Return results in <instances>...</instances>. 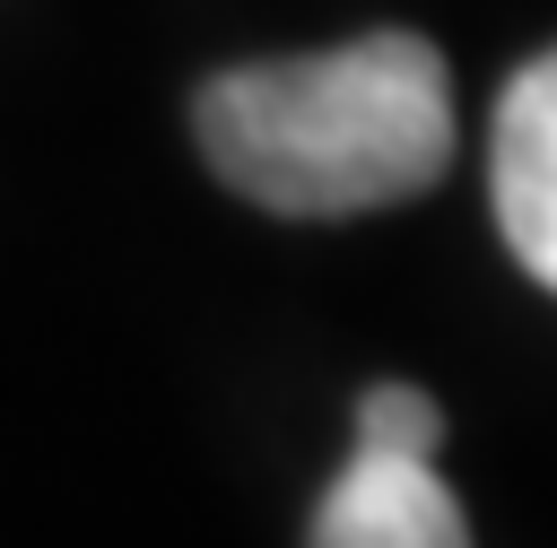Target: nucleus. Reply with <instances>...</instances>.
Returning <instances> with one entry per match:
<instances>
[{
  "instance_id": "obj_2",
  "label": "nucleus",
  "mask_w": 557,
  "mask_h": 548,
  "mask_svg": "<svg viewBox=\"0 0 557 548\" xmlns=\"http://www.w3.org/2000/svg\"><path fill=\"white\" fill-rule=\"evenodd\" d=\"M487 191L513 261L557 296V52L505 78L496 130H487Z\"/></svg>"
},
{
  "instance_id": "obj_3",
  "label": "nucleus",
  "mask_w": 557,
  "mask_h": 548,
  "mask_svg": "<svg viewBox=\"0 0 557 548\" xmlns=\"http://www.w3.org/2000/svg\"><path fill=\"white\" fill-rule=\"evenodd\" d=\"M305 548H470V522H461V496L435 478V461L348 452Z\"/></svg>"
},
{
  "instance_id": "obj_4",
  "label": "nucleus",
  "mask_w": 557,
  "mask_h": 548,
  "mask_svg": "<svg viewBox=\"0 0 557 548\" xmlns=\"http://www.w3.org/2000/svg\"><path fill=\"white\" fill-rule=\"evenodd\" d=\"M444 444V409L418 391V383H374L357 400V452H409V461H435Z\"/></svg>"
},
{
  "instance_id": "obj_1",
  "label": "nucleus",
  "mask_w": 557,
  "mask_h": 548,
  "mask_svg": "<svg viewBox=\"0 0 557 548\" xmlns=\"http://www.w3.org/2000/svg\"><path fill=\"white\" fill-rule=\"evenodd\" d=\"M200 157L226 191L278 217H366L453 165V78L409 26L244 61L191 96Z\"/></svg>"
}]
</instances>
